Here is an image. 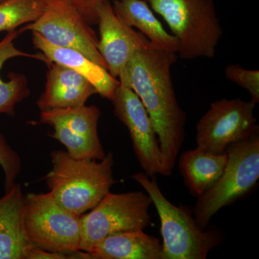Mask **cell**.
<instances>
[{
    "label": "cell",
    "instance_id": "cell-23",
    "mask_svg": "<svg viewBox=\"0 0 259 259\" xmlns=\"http://www.w3.org/2000/svg\"><path fill=\"white\" fill-rule=\"evenodd\" d=\"M79 12L91 25H97V5L103 2L115 0H66Z\"/></svg>",
    "mask_w": 259,
    "mask_h": 259
},
{
    "label": "cell",
    "instance_id": "cell-18",
    "mask_svg": "<svg viewBox=\"0 0 259 259\" xmlns=\"http://www.w3.org/2000/svg\"><path fill=\"white\" fill-rule=\"evenodd\" d=\"M112 8L124 23L137 28L149 41L163 50L178 53L177 37L163 28L146 0H115Z\"/></svg>",
    "mask_w": 259,
    "mask_h": 259
},
{
    "label": "cell",
    "instance_id": "cell-6",
    "mask_svg": "<svg viewBox=\"0 0 259 259\" xmlns=\"http://www.w3.org/2000/svg\"><path fill=\"white\" fill-rule=\"evenodd\" d=\"M226 168L218 182L197 198L192 214L205 229L213 216L238 200L256 185L259 179V133L232 145L226 151Z\"/></svg>",
    "mask_w": 259,
    "mask_h": 259
},
{
    "label": "cell",
    "instance_id": "cell-19",
    "mask_svg": "<svg viewBox=\"0 0 259 259\" xmlns=\"http://www.w3.org/2000/svg\"><path fill=\"white\" fill-rule=\"evenodd\" d=\"M20 32L17 30H11L8 32L3 40H0V72L5 63L13 58L27 56L40 59L45 63L47 61L42 54L32 55L15 47L14 41ZM29 95L30 90L25 76L10 73L9 80L4 81L0 75V114L14 115L17 104L28 97Z\"/></svg>",
    "mask_w": 259,
    "mask_h": 259
},
{
    "label": "cell",
    "instance_id": "cell-24",
    "mask_svg": "<svg viewBox=\"0 0 259 259\" xmlns=\"http://www.w3.org/2000/svg\"><path fill=\"white\" fill-rule=\"evenodd\" d=\"M69 255L65 253H56L40 249L30 245L25 253V259H67Z\"/></svg>",
    "mask_w": 259,
    "mask_h": 259
},
{
    "label": "cell",
    "instance_id": "cell-11",
    "mask_svg": "<svg viewBox=\"0 0 259 259\" xmlns=\"http://www.w3.org/2000/svg\"><path fill=\"white\" fill-rule=\"evenodd\" d=\"M114 113L127 127L135 155L148 177L162 175V157L157 135L139 96L131 89L119 85L112 100Z\"/></svg>",
    "mask_w": 259,
    "mask_h": 259
},
{
    "label": "cell",
    "instance_id": "cell-2",
    "mask_svg": "<svg viewBox=\"0 0 259 259\" xmlns=\"http://www.w3.org/2000/svg\"><path fill=\"white\" fill-rule=\"evenodd\" d=\"M52 168L45 177L49 192L65 209L82 215L97 205L115 183L112 152L102 160L81 159L66 151L51 153Z\"/></svg>",
    "mask_w": 259,
    "mask_h": 259
},
{
    "label": "cell",
    "instance_id": "cell-15",
    "mask_svg": "<svg viewBox=\"0 0 259 259\" xmlns=\"http://www.w3.org/2000/svg\"><path fill=\"white\" fill-rule=\"evenodd\" d=\"M24 199L16 184L0 198V259H25L30 245L24 227Z\"/></svg>",
    "mask_w": 259,
    "mask_h": 259
},
{
    "label": "cell",
    "instance_id": "cell-9",
    "mask_svg": "<svg viewBox=\"0 0 259 259\" xmlns=\"http://www.w3.org/2000/svg\"><path fill=\"white\" fill-rule=\"evenodd\" d=\"M20 30L36 32L54 45L79 51L107 69L97 49L99 38L96 32L66 0H47L42 15Z\"/></svg>",
    "mask_w": 259,
    "mask_h": 259
},
{
    "label": "cell",
    "instance_id": "cell-7",
    "mask_svg": "<svg viewBox=\"0 0 259 259\" xmlns=\"http://www.w3.org/2000/svg\"><path fill=\"white\" fill-rule=\"evenodd\" d=\"M152 204L146 192H109L90 212L81 216V250L90 251L104 238L122 232L144 230L151 223Z\"/></svg>",
    "mask_w": 259,
    "mask_h": 259
},
{
    "label": "cell",
    "instance_id": "cell-3",
    "mask_svg": "<svg viewBox=\"0 0 259 259\" xmlns=\"http://www.w3.org/2000/svg\"><path fill=\"white\" fill-rule=\"evenodd\" d=\"M131 178L144 188L157 211L163 259H206L211 250L222 244V231L216 227L199 228L192 211L172 204L162 193L155 177L139 172Z\"/></svg>",
    "mask_w": 259,
    "mask_h": 259
},
{
    "label": "cell",
    "instance_id": "cell-16",
    "mask_svg": "<svg viewBox=\"0 0 259 259\" xmlns=\"http://www.w3.org/2000/svg\"><path fill=\"white\" fill-rule=\"evenodd\" d=\"M227 161L226 152L214 153L197 146L181 153L178 167L187 190L198 198L218 182Z\"/></svg>",
    "mask_w": 259,
    "mask_h": 259
},
{
    "label": "cell",
    "instance_id": "cell-5",
    "mask_svg": "<svg viewBox=\"0 0 259 259\" xmlns=\"http://www.w3.org/2000/svg\"><path fill=\"white\" fill-rule=\"evenodd\" d=\"M81 216L63 207L50 192L29 193L24 199V227L29 244L65 253L70 258L92 259L80 248Z\"/></svg>",
    "mask_w": 259,
    "mask_h": 259
},
{
    "label": "cell",
    "instance_id": "cell-13",
    "mask_svg": "<svg viewBox=\"0 0 259 259\" xmlns=\"http://www.w3.org/2000/svg\"><path fill=\"white\" fill-rule=\"evenodd\" d=\"M45 90L36 102L40 111L83 106L97 94L93 83L79 73L54 62H48Z\"/></svg>",
    "mask_w": 259,
    "mask_h": 259
},
{
    "label": "cell",
    "instance_id": "cell-17",
    "mask_svg": "<svg viewBox=\"0 0 259 259\" xmlns=\"http://www.w3.org/2000/svg\"><path fill=\"white\" fill-rule=\"evenodd\" d=\"M89 253L92 259H163L161 242L144 230L107 236L97 243Z\"/></svg>",
    "mask_w": 259,
    "mask_h": 259
},
{
    "label": "cell",
    "instance_id": "cell-22",
    "mask_svg": "<svg viewBox=\"0 0 259 259\" xmlns=\"http://www.w3.org/2000/svg\"><path fill=\"white\" fill-rule=\"evenodd\" d=\"M0 166L5 174V192L15 184L17 177L21 171L22 163L20 156L7 142L0 132Z\"/></svg>",
    "mask_w": 259,
    "mask_h": 259
},
{
    "label": "cell",
    "instance_id": "cell-1",
    "mask_svg": "<svg viewBox=\"0 0 259 259\" xmlns=\"http://www.w3.org/2000/svg\"><path fill=\"white\" fill-rule=\"evenodd\" d=\"M178 55L151 41L136 51L122 68L120 84L139 96L157 135L163 157L162 176L171 177L185 140L187 116L181 108L171 77Z\"/></svg>",
    "mask_w": 259,
    "mask_h": 259
},
{
    "label": "cell",
    "instance_id": "cell-10",
    "mask_svg": "<svg viewBox=\"0 0 259 259\" xmlns=\"http://www.w3.org/2000/svg\"><path fill=\"white\" fill-rule=\"evenodd\" d=\"M101 111L95 105L56 109L41 112V123L51 125L53 139L64 145L69 156L100 161L105 157L97 125Z\"/></svg>",
    "mask_w": 259,
    "mask_h": 259
},
{
    "label": "cell",
    "instance_id": "cell-8",
    "mask_svg": "<svg viewBox=\"0 0 259 259\" xmlns=\"http://www.w3.org/2000/svg\"><path fill=\"white\" fill-rule=\"evenodd\" d=\"M255 106L240 98L213 102L196 125L197 147L214 153H226L232 145L258 134Z\"/></svg>",
    "mask_w": 259,
    "mask_h": 259
},
{
    "label": "cell",
    "instance_id": "cell-20",
    "mask_svg": "<svg viewBox=\"0 0 259 259\" xmlns=\"http://www.w3.org/2000/svg\"><path fill=\"white\" fill-rule=\"evenodd\" d=\"M47 0H3L0 2V32L11 31L35 21L45 9Z\"/></svg>",
    "mask_w": 259,
    "mask_h": 259
},
{
    "label": "cell",
    "instance_id": "cell-21",
    "mask_svg": "<svg viewBox=\"0 0 259 259\" xmlns=\"http://www.w3.org/2000/svg\"><path fill=\"white\" fill-rule=\"evenodd\" d=\"M227 79L246 90L250 95V102H259V71L244 69L241 65L228 64L225 69Z\"/></svg>",
    "mask_w": 259,
    "mask_h": 259
},
{
    "label": "cell",
    "instance_id": "cell-25",
    "mask_svg": "<svg viewBox=\"0 0 259 259\" xmlns=\"http://www.w3.org/2000/svg\"><path fill=\"white\" fill-rule=\"evenodd\" d=\"M3 1V0H0V2Z\"/></svg>",
    "mask_w": 259,
    "mask_h": 259
},
{
    "label": "cell",
    "instance_id": "cell-4",
    "mask_svg": "<svg viewBox=\"0 0 259 259\" xmlns=\"http://www.w3.org/2000/svg\"><path fill=\"white\" fill-rule=\"evenodd\" d=\"M179 42L183 60L212 59L223 30L213 0H146Z\"/></svg>",
    "mask_w": 259,
    "mask_h": 259
},
{
    "label": "cell",
    "instance_id": "cell-14",
    "mask_svg": "<svg viewBox=\"0 0 259 259\" xmlns=\"http://www.w3.org/2000/svg\"><path fill=\"white\" fill-rule=\"evenodd\" d=\"M32 42L35 49L41 51L45 56L47 63H56L74 70L93 83L98 95L112 101L120 81L103 66L79 51L51 44L36 32H32Z\"/></svg>",
    "mask_w": 259,
    "mask_h": 259
},
{
    "label": "cell",
    "instance_id": "cell-12",
    "mask_svg": "<svg viewBox=\"0 0 259 259\" xmlns=\"http://www.w3.org/2000/svg\"><path fill=\"white\" fill-rule=\"evenodd\" d=\"M96 13L100 35L97 49L108 72L117 79L130 58L149 40L124 23L116 15L110 2L97 5Z\"/></svg>",
    "mask_w": 259,
    "mask_h": 259
}]
</instances>
